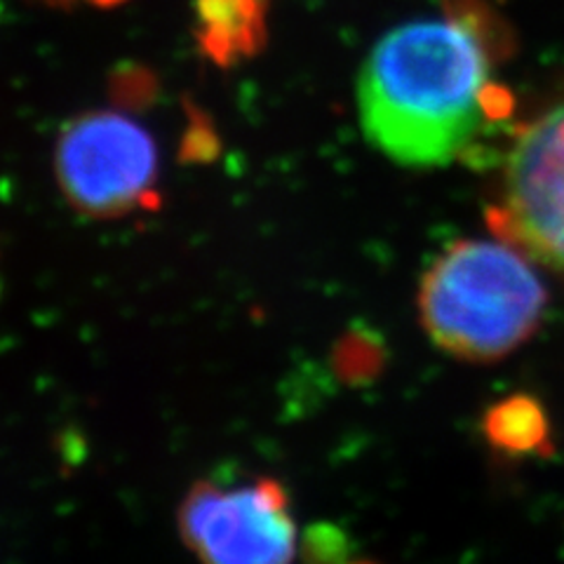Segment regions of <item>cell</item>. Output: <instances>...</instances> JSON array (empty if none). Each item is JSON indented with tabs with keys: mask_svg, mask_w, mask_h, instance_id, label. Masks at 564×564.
I'll use <instances>...</instances> for the list:
<instances>
[{
	"mask_svg": "<svg viewBox=\"0 0 564 564\" xmlns=\"http://www.w3.org/2000/svg\"><path fill=\"white\" fill-rule=\"evenodd\" d=\"M503 104L485 39L456 14L391 29L358 78L365 137L393 163L414 170L464 158Z\"/></svg>",
	"mask_w": 564,
	"mask_h": 564,
	"instance_id": "obj_1",
	"label": "cell"
},
{
	"mask_svg": "<svg viewBox=\"0 0 564 564\" xmlns=\"http://www.w3.org/2000/svg\"><path fill=\"white\" fill-rule=\"evenodd\" d=\"M419 317L447 356L494 362L534 337L549 292L520 247L468 238L445 247L419 285Z\"/></svg>",
	"mask_w": 564,
	"mask_h": 564,
	"instance_id": "obj_2",
	"label": "cell"
},
{
	"mask_svg": "<svg viewBox=\"0 0 564 564\" xmlns=\"http://www.w3.org/2000/svg\"><path fill=\"white\" fill-rule=\"evenodd\" d=\"M158 149L151 132L116 109L70 118L55 149L68 205L93 219H118L155 205Z\"/></svg>",
	"mask_w": 564,
	"mask_h": 564,
	"instance_id": "obj_3",
	"label": "cell"
},
{
	"mask_svg": "<svg viewBox=\"0 0 564 564\" xmlns=\"http://www.w3.org/2000/svg\"><path fill=\"white\" fill-rule=\"evenodd\" d=\"M176 522L200 564H292L299 551L288 489L273 478L191 485Z\"/></svg>",
	"mask_w": 564,
	"mask_h": 564,
	"instance_id": "obj_4",
	"label": "cell"
},
{
	"mask_svg": "<svg viewBox=\"0 0 564 564\" xmlns=\"http://www.w3.org/2000/svg\"><path fill=\"white\" fill-rule=\"evenodd\" d=\"M489 224L499 238L564 275V101L516 137Z\"/></svg>",
	"mask_w": 564,
	"mask_h": 564,
	"instance_id": "obj_5",
	"label": "cell"
},
{
	"mask_svg": "<svg viewBox=\"0 0 564 564\" xmlns=\"http://www.w3.org/2000/svg\"><path fill=\"white\" fill-rule=\"evenodd\" d=\"M273 0H193V39L221 68L257 57L269 39Z\"/></svg>",
	"mask_w": 564,
	"mask_h": 564,
	"instance_id": "obj_6",
	"label": "cell"
},
{
	"mask_svg": "<svg viewBox=\"0 0 564 564\" xmlns=\"http://www.w3.org/2000/svg\"><path fill=\"white\" fill-rule=\"evenodd\" d=\"M487 435L508 452H532L543 445L549 426L536 402L513 398L501 402L487 416Z\"/></svg>",
	"mask_w": 564,
	"mask_h": 564,
	"instance_id": "obj_7",
	"label": "cell"
},
{
	"mask_svg": "<svg viewBox=\"0 0 564 564\" xmlns=\"http://www.w3.org/2000/svg\"><path fill=\"white\" fill-rule=\"evenodd\" d=\"M302 553L306 564H348V545L339 529L334 527H313L304 539Z\"/></svg>",
	"mask_w": 564,
	"mask_h": 564,
	"instance_id": "obj_8",
	"label": "cell"
},
{
	"mask_svg": "<svg viewBox=\"0 0 564 564\" xmlns=\"http://www.w3.org/2000/svg\"><path fill=\"white\" fill-rule=\"evenodd\" d=\"M41 3L52 6V8H74L78 3H87L95 8H118L122 3H128V0H41Z\"/></svg>",
	"mask_w": 564,
	"mask_h": 564,
	"instance_id": "obj_9",
	"label": "cell"
},
{
	"mask_svg": "<svg viewBox=\"0 0 564 564\" xmlns=\"http://www.w3.org/2000/svg\"><path fill=\"white\" fill-rule=\"evenodd\" d=\"M350 564H372V562H350Z\"/></svg>",
	"mask_w": 564,
	"mask_h": 564,
	"instance_id": "obj_10",
	"label": "cell"
}]
</instances>
